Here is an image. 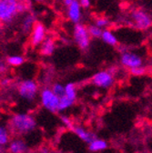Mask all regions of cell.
<instances>
[{"label":"cell","mask_w":152,"mask_h":153,"mask_svg":"<svg viewBox=\"0 0 152 153\" xmlns=\"http://www.w3.org/2000/svg\"><path fill=\"white\" fill-rule=\"evenodd\" d=\"M91 81L94 86L99 88L108 89L114 84V75L109 69L102 70L95 74L92 76Z\"/></svg>","instance_id":"obj_7"},{"label":"cell","mask_w":152,"mask_h":153,"mask_svg":"<svg viewBox=\"0 0 152 153\" xmlns=\"http://www.w3.org/2000/svg\"><path fill=\"white\" fill-rule=\"evenodd\" d=\"M120 63L123 67L130 70L132 68L142 67L143 59L140 55L135 52L129 50H124L120 55Z\"/></svg>","instance_id":"obj_8"},{"label":"cell","mask_w":152,"mask_h":153,"mask_svg":"<svg viewBox=\"0 0 152 153\" xmlns=\"http://www.w3.org/2000/svg\"><path fill=\"white\" fill-rule=\"evenodd\" d=\"M40 102L41 105L48 111L56 113L59 112V102L60 100L56 96L52 88H44L40 91Z\"/></svg>","instance_id":"obj_3"},{"label":"cell","mask_w":152,"mask_h":153,"mask_svg":"<svg viewBox=\"0 0 152 153\" xmlns=\"http://www.w3.org/2000/svg\"><path fill=\"white\" fill-rule=\"evenodd\" d=\"M101 39L108 46H111V47H115L118 45L119 43V39L117 36L114 34L111 30H108V29H105L103 31V34H102V36H101Z\"/></svg>","instance_id":"obj_15"},{"label":"cell","mask_w":152,"mask_h":153,"mask_svg":"<svg viewBox=\"0 0 152 153\" xmlns=\"http://www.w3.org/2000/svg\"><path fill=\"white\" fill-rule=\"evenodd\" d=\"M73 38L75 43L77 44V46L80 49L82 50L87 49L90 44V38H91L88 33L87 27H86L81 23L75 25L73 29Z\"/></svg>","instance_id":"obj_6"},{"label":"cell","mask_w":152,"mask_h":153,"mask_svg":"<svg viewBox=\"0 0 152 153\" xmlns=\"http://www.w3.org/2000/svg\"><path fill=\"white\" fill-rule=\"evenodd\" d=\"M87 29H88V33H89L90 36L93 37V38H101L103 31H104L103 29H101L100 27H99L95 24L94 25H89L87 27Z\"/></svg>","instance_id":"obj_21"},{"label":"cell","mask_w":152,"mask_h":153,"mask_svg":"<svg viewBox=\"0 0 152 153\" xmlns=\"http://www.w3.org/2000/svg\"><path fill=\"white\" fill-rule=\"evenodd\" d=\"M36 127V120L28 113H17L9 121V129L17 135H25L33 131Z\"/></svg>","instance_id":"obj_1"},{"label":"cell","mask_w":152,"mask_h":153,"mask_svg":"<svg viewBox=\"0 0 152 153\" xmlns=\"http://www.w3.org/2000/svg\"><path fill=\"white\" fill-rule=\"evenodd\" d=\"M52 90L53 92L58 96V97L60 99L66 97V89H65V85L61 84V83H59V82H56L55 84H53L52 86Z\"/></svg>","instance_id":"obj_19"},{"label":"cell","mask_w":152,"mask_h":153,"mask_svg":"<svg viewBox=\"0 0 152 153\" xmlns=\"http://www.w3.org/2000/svg\"><path fill=\"white\" fill-rule=\"evenodd\" d=\"M9 142V131L7 128L2 126L0 128V146L4 147Z\"/></svg>","instance_id":"obj_20"},{"label":"cell","mask_w":152,"mask_h":153,"mask_svg":"<svg viewBox=\"0 0 152 153\" xmlns=\"http://www.w3.org/2000/svg\"><path fill=\"white\" fill-rule=\"evenodd\" d=\"M131 22L137 29L147 30L152 26V16L143 9H135L130 14Z\"/></svg>","instance_id":"obj_5"},{"label":"cell","mask_w":152,"mask_h":153,"mask_svg":"<svg viewBox=\"0 0 152 153\" xmlns=\"http://www.w3.org/2000/svg\"><path fill=\"white\" fill-rule=\"evenodd\" d=\"M60 120H61V122L63 123V125H64L67 128H69V129L72 130L73 128L75 127L70 118H68V117H67V116H61Z\"/></svg>","instance_id":"obj_24"},{"label":"cell","mask_w":152,"mask_h":153,"mask_svg":"<svg viewBox=\"0 0 152 153\" xmlns=\"http://www.w3.org/2000/svg\"><path fill=\"white\" fill-rule=\"evenodd\" d=\"M130 73L134 76H142L146 73V68L143 66L136 68H132L130 69Z\"/></svg>","instance_id":"obj_25"},{"label":"cell","mask_w":152,"mask_h":153,"mask_svg":"<svg viewBox=\"0 0 152 153\" xmlns=\"http://www.w3.org/2000/svg\"><path fill=\"white\" fill-rule=\"evenodd\" d=\"M55 48H56V45H55L54 40L50 37H47L46 40L40 46V53L43 56H51L54 53Z\"/></svg>","instance_id":"obj_14"},{"label":"cell","mask_w":152,"mask_h":153,"mask_svg":"<svg viewBox=\"0 0 152 153\" xmlns=\"http://www.w3.org/2000/svg\"><path fill=\"white\" fill-rule=\"evenodd\" d=\"M9 153H27V146L26 142L21 139H14L8 145Z\"/></svg>","instance_id":"obj_13"},{"label":"cell","mask_w":152,"mask_h":153,"mask_svg":"<svg viewBox=\"0 0 152 153\" xmlns=\"http://www.w3.org/2000/svg\"><path fill=\"white\" fill-rule=\"evenodd\" d=\"M31 1L37 4H45V3H48L49 0H31Z\"/></svg>","instance_id":"obj_27"},{"label":"cell","mask_w":152,"mask_h":153,"mask_svg":"<svg viewBox=\"0 0 152 153\" xmlns=\"http://www.w3.org/2000/svg\"><path fill=\"white\" fill-rule=\"evenodd\" d=\"M67 15L69 21H71L75 25L80 23L82 17V7L80 6L79 0H74L69 6H67Z\"/></svg>","instance_id":"obj_10"},{"label":"cell","mask_w":152,"mask_h":153,"mask_svg":"<svg viewBox=\"0 0 152 153\" xmlns=\"http://www.w3.org/2000/svg\"><path fill=\"white\" fill-rule=\"evenodd\" d=\"M46 38H47V30L45 26L40 22H36L30 34L31 46L33 48L40 47L43 44V42L46 40Z\"/></svg>","instance_id":"obj_9"},{"label":"cell","mask_w":152,"mask_h":153,"mask_svg":"<svg viewBox=\"0 0 152 153\" xmlns=\"http://www.w3.org/2000/svg\"><path fill=\"white\" fill-rule=\"evenodd\" d=\"M17 3H27L28 0H15Z\"/></svg>","instance_id":"obj_29"},{"label":"cell","mask_w":152,"mask_h":153,"mask_svg":"<svg viewBox=\"0 0 152 153\" xmlns=\"http://www.w3.org/2000/svg\"><path fill=\"white\" fill-rule=\"evenodd\" d=\"M19 16L18 3L15 0H0V19L7 25L12 23Z\"/></svg>","instance_id":"obj_2"},{"label":"cell","mask_w":152,"mask_h":153,"mask_svg":"<svg viewBox=\"0 0 152 153\" xmlns=\"http://www.w3.org/2000/svg\"><path fill=\"white\" fill-rule=\"evenodd\" d=\"M25 62L24 56L20 55H12L7 59V64L11 67H19Z\"/></svg>","instance_id":"obj_17"},{"label":"cell","mask_w":152,"mask_h":153,"mask_svg":"<svg viewBox=\"0 0 152 153\" xmlns=\"http://www.w3.org/2000/svg\"><path fill=\"white\" fill-rule=\"evenodd\" d=\"M18 95L25 100L32 101L39 94V85L33 79H24L17 86Z\"/></svg>","instance_id":"obj_4"},{"label":"cell","mask_w":152,"mask_h":153,"mask_svg":"<svg viewBox=\"0 0 152 153\" xmlns=\"http://www.w3.org/2000/svg\"><path fill=\"white\" fill-rule=\"evenodd\" d=\"M65 89L67 97L75 101L77 99V87H76V85L72 82L67 83L65 85Z\"/></svg>","instance_id":"obj_18"},{"label":"cell","mask_w":152,"mask_h":153,"mask_svg":"<svg viewBox=\"0 0 152 153\" xmlns=\"http://www.w3.org/2000/svg\"><path fill=\"white\" fill-rule=\"evenodd\" d=\"M36 24V16L32 13L27 12L23 15V17L21 19V24H20V29L23 34H31L32 29L34 28L35 25Z\"/></svg>","instance_id":"obj_11"},{"label":"cell","mask_w":152,"mask_h":153,"mask_svg":"<svg viewBox=\"0 0 152 153\" xmlns=\"http://www.w3.org/2000/svg\"><path fill=\"white\" fill-rule=\"evenodd\" d=\"M108 148V143L106 140L101 139H95L91 143L88 144V149L92 152L102 151Z\"/></svg>","instance_id":"obj_16"},{"label":"cell","mask_w":152,"mask_h":153,"mask_svg":"<svg viewBox=\"0 0 152 153\" xmlns=\"http://www.w3.org/2000/svg\"><path fill=\"white\" fill-rule=\"evenodd\" d=\"M74 100L68 99L67 96L62 99H60V102H59V111H64L66 109H67L68 108H70L73 104H74Z\"/></svg>","instance_id":"obj_22"},{"label":"cell","mask_w":152,"mask_h":153,"mask_svg":"<svg viewBox=\"0 0 152 153\" xmlns=\"http://www.w3.org/2000/svg\"><path fill=\"white\" fill-rule=\"evenodd\" d=\"M62 1H63V3H64V5L65 6H69L73 1H74V0H62Z\"/></svg>","instance_id":"obj_28"},{"label":"cell","mask_w":152,"mask_h":153,"mask_svg":"<svg viewBox=\"0 0 152 153\" xmlns=\"http://www.w3.org/2000/svg\"><path fill=\"white\" fill-rule=\"evenodd\" d=\"M95 25L98 26L99 27H100L101 29L105 30L106 27H108L109 26V20L107 17L99 16V17L96 18V20H95Z\"/></svg>","instance_id":"obj_23"},{"label":"cell","mask_w":152,"mask_h":153,"mask_svg":"<svg viewBox=\"0 0 152 153\" xmlns=\"http://www.w3.org/2000/svg\"><path fill=\"white\" fill-rule=\"evenodd\" d=\"M72 131L77 135L81 140H83L84 142L89 144L91 143L95 139H97V137L95 136V134H93L92 132L88 131L87 129H86L85 128L81 127V126H75L72 129Z\"/></svg>","instance_id":"obj_12"},{"label":"cell","mask_w":152,"mask_h":153,"mask_svg":"<svg viewBox=\"0 0 152 153\" xmlns=\"http://www.w3.org/2000/svg\"><path fill=\"white\" fill-rule=\"evenodd\" d=\"M79 2L80 6L82 7V8H88V7H90V5H91L90 0H79Z\"/></svg>","instance_id":"obj_26"}]
</instances>
